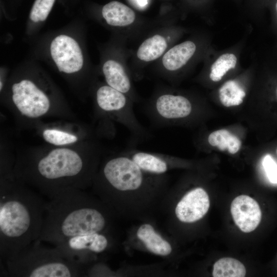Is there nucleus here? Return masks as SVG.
<instances>
[{"instance_id":"f257e3e1","label":"nucleus","mask_w":277,"mask_h":277,"mask_svg":"<svg viewBox=\"0 0 277 277\" xmlns=\"http://www.w3.org/2000/svg\"><path fill=\"white\" fill-rule=\"evenodd\" d=\"M47 202L38 239L54 245L71 237L89 233H109L114 212L102 200L83 190L67 188Z\"/></svg>"},{"instance_id":"f03ea898","label":"nucleus","mask_w":277,"mask_h":277,"mask_svg":"<svg viewBox=\"0 0 277 277\" xmlns=\"http://www.w3.org/2000/svg\"><path fill=\"white\" fill-rule=\"evenodd\" d=\"M46 202L16 177L1 179L0 255L5 261L41 234Z\"/></svg>"},{"instance_id":"7ed1b4c3","label":"nucleus","mask_w":277,"mask_h":277,"mask_svg":"<svg viewBox=\"0 0 277 277\" xmlns=\"http://www.w3.org/2000/svg\"><path fill=\"white\" fill-rule=\"evenodd\" d=\"M98 164L94 154L87 155L60 147L40 156L19 161L14 172L17 180L51 199L67 188L84 190L92 185Z\"/></svg>"},{"instance_id":"20e7f679","label":"nucleus","mask_w":277,"mask_h":277,"mask_svg":"<svg viewBox=\"0 0 277 277\" xmlns=\"http://www.w3.org/2000/svg\"><path fill=\"white\" fill-rule=\"evenodd\" d=\"M164 182L163 175L144 171L122 152L104 162L92 185L101 200L113 211L122 196L158 189Z\"/></svg>"},{"instance_id":"39448f33","label":"nucleus","mask_w":277,"mask_h":277,"mask_svg":"<svg viewBox=\"0 0 277 277\" xmlns=\"http://www.w3.org/2000/svg\"><path fill=\"white\" fill-rule=\"evenodd\" d=\"M39 239L6 260L8 275L14 277H74L86 274L85 267L66 259L55 247Z\"/></svg>"},{"instance_id":"423d86ee","label":"nucleus","mask_w":277,"mask_h":277,"mask_svg":"<svg viewBox=\"0 0 277 277\" xmlns=\"http://www.w3.org/2000/svg\"><path fill=\"white\" fill-rule=\"evenodd\" d=\"M11 90L12 103L24 116L39 118L46 114L51 108L49 94L32 78H23L15 82Z\"/></svg>"},{"instance_id":"0eeeda50","label":"nucleus","mask_w":277,"mask_h":277,"mask_svg":"<svg viewBox=\"0 0 277 277\" xmlns=\"http://www.w3.org/2000/svg\"><path fill=\"white\" fill-rule=\"evenodd\" d=\"M110 245L109 233L98 232L71 237L55 247L66 259L86 268Z\"/></svg>"},{"instance_id":"6e6552de","label":"nucleus","mask_w":277,"mask_h":277,"mask_svg":"<svg viewBox=\"0 0 277 277\" xmlns=\"http://www.w3.org/2000/svg\"><path fill=\"white\" fill-rule=\"evenodd\" d=\"M193 109L191 102L185 96L166 93L158 95L146 110L154 124L168 127L189 117Z\"/></svg>"},{"instance_id":"1a4fd4ad","label":"nucleus","mask_w":277,"mask_h":277,"mask_svg":"<svg viewBox=\"0 0 277 277\" xmlns=\"http://www.w3.org/2000/svg\"><path fill=\"white\" fill-rule=\"evenodd\" d=\"M51 58L58 70L66 74L82 70L84 58L78 42L72 36L62 34L56 36L49 46Z\"/></svg>"},{"instance_id":"9d476101","label":"nucleus","mask_w":277,"mask_h":277,"mask_svg":"<svg viewBox=\"0 0 277 277\" xmlns=\"http://www.w3.org/2000/svg\"><path fill=\"white\" fill-rule=\"evenodd\" d=\"M210 206L208 194L201 187L187 192L177 203L175 214L177 219L185 223H191L202 219Z\"/></svg>"},{"instance_id":"9b49d317","label":"nucleus","mask_w":277,"mask_h":277,"mask_svg":"<svg viewBox=\"0 0 277 277\" xmlns=\"http://www.w3.org/2000/svg\"><path fill=\"white\" fill-rule=\"evenodd\" d=\"M230 210L235 224L244 232L253 231L261 222L260 206L255 200L248 195L236 197L231 203Z\"/></svg>"},{"instance_id":"f8f14e48","label":"nucleus","mask_w":277,"mask_h":277,"mask_svg":"<svg viewBox=\"0 0 277 277\" xmlns=\"http://www.w3.org/2000/svg\"><path fill=\"white\" fill-rule=\"evenodd\" d=\"M123 153L131 158L144 171L156 175H163L179 164L175 157L161 153L136 149H129Z\"/></svg>"},{"instance_id":"ddd939ff","label":"nucleus","mask_w":277,"mask_h":277,"mask_svg":"<svg viewBox=\"0 0 277 277\" xmlns=\"http://www.w3.org/2000/svg\"><path fill=\"white\" fill-rule=\"evenodd\" d=\"M136 235L146 248L154 254L165 256L172 252L170 244L158 233L150 224L141 225L137 229Z\"/></svg>"},{"instance_id":"4468645a","label":"nucleus","mask_w":277,"mask_h":277,"mask_svg":"<svg viewBox=\"0 0 277 277\" xmlns=\"http://www.w3.org/2000/svg\"><path fill=\"white\" fill-rule=\"evenodd\" d=\"M196 50L195 44L186 41L169 50L163 57L164 67L168 71H176L184 66Z\"/></svg>"},{"instance_id":"2eb2a0df","label":"nucleus","mask_w":277,"mask_h":277,"mask_svg":"<svg viewBox=\"0 0 277 277\" xmlns=\"http://www.w3.org/2000/svg\"><path fill=\"white\" fill-rule=\"evenodd\" d=\"M102 71L108 85L125 94L129 92L131 88L129 77L119 63L108 60L104 64Z\"/></svg>"},{"instance_id":"dca6fc26","label":"nucleus","mask_w":277,"mask_h":277,"mask_svg":"<svg viewBox=\"0 0 277 277\" xmlns=\"http://www.w3.org/2000/svg\"><path fill=\"white\" fill-rule=\"evenodd\" d=\"M102 14L106 23L113 26H125L135 20L134 11L126 5L112 1L103 6Z\"/></svg>"},{"instance_id":"f3484780","label":"nucleus","mask_w":277,"mask_h":277,"mask_svg":"<svg viewBox=\"0 0 277 277\" xmlns=\"http://www.w3.org/2000/svg\"><path fill=\"white\" fill-rule=\"evenodd\" d=\"M167 46L164 37L155 35L143 42L137 50V56L145 62L155 60L163 54Z\"/></svg>"},{"instance_id":"a211bd4d","label":"nucleus","mask_w":277,"mask_h":277,"mask_svg":"<svg viewBox=\"0 0 277 277\" xmlns=\"http://www.w3.org/2000/svg\"><path fill=\"white\" fill-rule=\"evenodd\" d=\"M208 140L210 145L217 147L221 151L227 149L231 154L238 152L241 146L239 138L226 129L212 132L209 134Z\"/></svg>"},{"instance_id":"6ab92c4d","label":"nucleus","mask_w":277,"mask_h":277,"mask_svg":"<svg viewBox=\"0 0 277 277\" xmlns=\"http://www.w3.org/2000/svg\"><path fill=\"white\" fill-rule=\"evenodd\" d=\"M245 275L244 265L233 258L220 259L213 265L212 275L214 277H244Z\"/></svg>"},{"instance_id":"aec40b11","label":"nucleus","mask_w":277,"mask_h":277,"mask_svg":"<svg viewBox=\"0 0 277 277\" xmlns=\"http://www.w3.org/2000/svg\"><path fill=\"white\" fill-rule=\"evenodd\" d=\"M245 95L244 90L235 81L226 82L219 90L220 101L226 107L240 105Z\"/></svg>"},{"instance_id":"412c9836","label":"nucleus","mask_w":277,"mask_h":277,"mask_svg":"<svg viewBox=\"0 0 277 277\" xmlns=\"http://www.w3.org/2000/svg\"><path fill=\"white\" fill-rule=\"evenodd\" d=\"M237 63L236 56L230 53H226L220 55L211 67L209 75L213 82H219L230 69L235 68Z\"/></svg>"},{"instance_id":"4be33fe9","label":"nucleus","mask_w":277,"mask_h":277,"mask_svg":"<svg viewBox=\"0 0 277 277\" xmlns=\"http://www.w3.org/2000/svg\"><path fill=\"white\" fill-rule=\"evenodd\" d=\"M42 135L47 143L58 146L75 143L78 139L74 134L53 128L45 129Z\"/></svg>"},{"instance_id":"5701e85b","label":"nucleus","mask_w":277,"mask_h":277,"mask_svg":"<svg viewBox=\"0 0 277 277\" xmlns=\"http://www.w3.org/2000/svg\"><path fill=\"white\" fill-rule=\"evenodd\" d=\"M55 0H35L31 8L29 18L33 23L44 22L48 17Z\"/></svg>"},{"instance_id":"b1692460","label":"nucleus","mask_w":277,"mask_h":277,"mask_svg":"<svg viewBox=\"0 0 277 277\" xmlns=\"http://www.w3.org/2000/svg\"><path fill=\"white\" fill-rule=\"evenodd\" d=\"M262 165L269 181L277 184V164L272 156L267 154L264 156Z\"/></svg>"},{"instance_id":"393cba45","label":"nucleus","mask_w":277,"mask_h":277,"mask_svg":"<svg viewBox=\"0 0 277 277\" xmlns=\"http://www.w3.org/2000/svg\"><path fill=\"white\" fill-rule=\"evenodd\" d=\"M137 5L141 7H145L147 5V0H135Z\"/></svg>"},{"instance_id":"a878e982","label":"nucleus","mask_w":277,"mask_h":277,"mask_svg":"<svg viewBox=\"0 0 277 277\" xmlns=\"http://www.w3.org/2000/svg\"><path fill=\"white\" fill-rule=\"evenodd\" d=\"M275 9H276V14H277V2L275 5Z\"/></svg>"},{"instance_id":"bb28decb","label":"nucleus","mask_w":277,"mask_h":277,"mask_svg":"<svg viewBox=\"0 0 277 277\" xmlns=\"http://www.w3.org/2000/svg\"><path fill=\"white\" fill-rule=\"evenodd\" d=\"M276 97H277V88L276 89Z\"/></svg>"},{"instance_id":"cd10ccee","label":"nucleus","mask_w":277,"mask_h":277,"mask_svg":"<svg viewBox=\"0 0 277 277\" xmlns=\"http://www.w3.org/2000/svg\"><path fill=\"white\" fill-rule=\"evenodd\" d=\"M276 153H277V149H276Z\"/></svg>"}]
</instances>
